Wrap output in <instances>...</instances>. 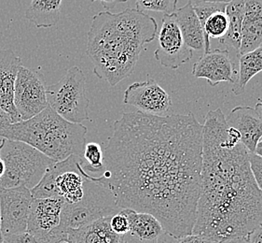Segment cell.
<instances>
[{
	"instance_id": "1",
	"label": "cell",
	"mask_w": 262,
	"mask_h": 243,
	"mask_svg": "<svg viewBox=\"0 0 262 243\" xmlns=\"http://www.w3.org/2000/svg\"><path fill=\"white\" fill-rule=\"evenodd\" d=\"M104 161L102 176L121 210L150 213L174 239L192 233L203 164V125L192 112L123 113Z\"/></svg>"
},
{
	"instance_id": "2",
	"label": "cell",
	"mask_w": 262,
	"mask_h": 243,
	"mask_svg": "<svg viewBox=\"0 0 262 243\" xmlns=\"http://www.w3.org/2000/svg\"><path fill=\"white\" fill-rule=\"evenodd\" d=\"M262 227V191L252 173L249 152L221 109L203 125L202 181L192 233L215 242L247 238Z\"/></svg>"
},
{
	"instance_id": "3",
	"label": "cell",
	"mask_w": 262,
	"mask_h": 243,
	"mask_svg": "<svg viewBox=\"0 0 262 243\" xmlns=\"http://www.w3.org/2000/svg\"><path fill=\"white\" fill-rule=\"evenodd\" d=\"M156 20L137 8L93 17L86 53L100 79L116 86L136 69L145 45L157 36Z\"/></svg>"
},
{
	"instance_id": "4",
	"label": "cell",
	"mask_w": 262,
	"mask_h": 243,
	"mask_svg": "<svg viewBox=\"0 0 262 243\" xmlns=\"http://www.w3.org/2000/svg\"><path fill=\"white\" fill-rule=\"evenodd\" d=\"M87 127L71 123L48 106L26 121L12 123L0 132V138L20 140L31 145L55 162L72 154H83Z\"/></svg>"
},
{
	"instance_id": "5",
	"label": "cell",
	"mask_w": 262,
	"mask_h": 243,
	"mask_svg": "<svg viewBox=\"0 0 262 243\" xmlns=\"http://www.w3.org/2000/svg\"><path fill=\"white\" fill-rule=\"evenodd\" d=\"M0 156L6 167L2 188L26 186L31 190L55 163L29 144L4 137L0 139Z\"/></svg>"
},
{
	"instance_id": "6",
	"label": "cell",
	"mask_w": 262,
	"mask_h": 243,
	"mask_svg": "<svg viewBox=\"0 0 262 243\" xmlns=\"http://www.w3.org/2000/svg\"><path fill=\"white\" fill-rule=\"evenodd\" d=\"M121 211L115 195L103 176L85 181L84 194L80 200L63 204L60 225L67 228H79L100 218L111 216Z\"/></svg>"
},
{
	"instance_id": "7",
	"label": "cell",
	"mask_w": 262,
	"mask_h": 243,
	"mask_svg": "<svg viewBox=\"0 0 262 243\" xmlns=\"http://www.w3.org/2000/svg\"><path fill=\"white\" fill-rule=\"evenodd\" d=\"M83 157L72 154L55 162L40 181L31 189L34 198L60 196L66 203L73 204L82 198L85 181L94 178L84 169Z\"/></svg>"
},
{
	"instance_id": "8",
	"label": "cell",
	"mask_w": 262,
	"mask_h": 243,
	"mask_svg": "<svg viewBox=\"0 0 262 243\" xmlns=\"http://www.w3.org/2000/svg\"><path fill=\"white\" fill-rule=\"evenodd\" d=\"M49 107L63 119L81 124L90 120V100L82 69L74 66L54 85L47 87Z\"/></svg>"
},
{
	"instance_id": "9",
	"label": "cell",
	"mask_w": 262,
	"mask_h": 243,
	"mask_svg": "<svg viewBox=\"0 0 262 243\" xmlns=\"http://www.w3.org/2000/svg\"><path fill=\"white\" fill-rule=\"evenodd\" d=\"M14 106L21 121H26L45 110L49 104L44 76L21 66L14 85Z\"/></svg>"
},
{
	"instance_id": "10",
	"label": "cell",
	"mask_w": 262,
	"mask_h": 243,
	"mask_svg": "<svg viewBox=\"0 0 262 243\" xmlns=\"http://www.w3.org/2000/svg\"><path fill=\"white\" fill-rule=\"evenodd\" d=\"M33 199L31 190L26 186L0 187V231L3 237L27 231Z\"/></svg>"
},
{
	"instance_id": "11",
	"label": "cell",
	"mask_w": 262,
	"mask_h": 243,
	"mask_svg": "<svg viewBox=\"0 0 262 243\" xmlns=\"http://www.w3.org/2000/svg\"><path fill=\"white\" fill-rule=\"evenodd\" d=\"M158 43L159 46L154 55L164 68L179 69L193 56V51L184 42L174 13L163 15L162 27L158 33Z\"/></svg>"
},
{
	"instance_id": "12",
	"label": "cell",
	"mask_w": 262,
	"mask_h": 243,
	"mask_svg": "<svg viewBox=\"0 0 262 243\" xmlns=\"http://www.w3.org/2000/svg\"><path fill=\"white\" fill-rule=\"evenodd\" d=\"M123 102L143 113L156 116H164L173 106L167 92L149 75L146 80L134 83L126 89Z\"/></svg>"
},
{
	"instance_id": "13",
	"label": "cell",
	"mask_w": 262,
	"mask_h": 243,
	"mask_svg": "<svg viewBox=\"0 0 262 243\" xmlns=\"http://www.w3.org/2000/svg\"><path fill=\"white\" fill-rule=\"evenodd\" d=\"M237 73L231 53L227 49L210 50L203 53L192 68L194 77L206 79L212 87L221 83L233 85L237 79Z\"/></svg>"
},
{
	"instance_id": "14",
	"label": "cell",
	"mask_w": 262,
	"mask_h": 243,
	"mask_svg": "<svg viewBox=\"0 0 262 243\" xmlns=\"http://www.w3.org/2000/svg\"><path fill=\"white\" fill-rule=\"evenodd\" d=\"M64 200L60 196L34 198L27 222V232L41 238L61 222Z\"/></svg>"
},
{
	"instance_id": "15",
	"label": "cell",
	"mask_w": 262,
	"mask_h": 243,
	"mask_svg": "<svg viewBox=\"0 0 262 243\" xmlns=\"http://www.w3.org/2000/svg\"><path fill=\"white\" fill-rule=\"evenodd\" d=\"M21 66V58L11 49H0V108L11 116L12 123L21 121L14 106V85Z\"/></svg>"
},
{
	"instance_id": "16",
	"label": "cell",
	"mask_w": 262,
	"mask_h": 243,
	"mask_svg": "<svg viewBox=\"0 0 262 243\" xmlns=\"http://www.w3.org/2000/svg\"><path fill=\"white\" fill-rule=\"evenodd\" d=\"M226 121L239 132L241 143L247 151L254 153L262 137V120L257 111L251 107H235L226 117Z\"/></svg>"
},
{
	"instance_id": "17",
	"label": "cell",
	"mask_w": 262,
	"mask_h": 243,
	"mask_svg": "<svg viewBox=\"0 0 262 243\" xmlns=\"http://www.w3.org/2000/svg\"><path fill=\"white\" fill-rule=\"evenodd\" d=\"M129 221V232L123 235L124 243H158L165 233L157 218L147 212L122 209Z\"/></svg>"
},
{
	"instance_id": "18",
	"label": "cell",
	"mask_w": 262,
	"mask_h": 243,
	"mask_svg": "<svg viewBox=\"0 0 262 243\" xmlns=\"http://www.w3.org/2000/svg\"><path fill=\"white\" fill-rule=\"evenodd\" d=\"M262 45V0H245L239 55Z\"/></svg>"
},
{
	"instance_id": "19",
	"label": "cell",
	"mask_w": 262,
	"mask_h": 243,
	"mask_svg": "<svg viewBox=\"0 0 262 243\" xmlns=\"http://www.w3.org/2000/svg\"><path fill=\"white\" fill-rule=\"evenodd\" d=\"M173 13L187 46L193 52L205 53V33L191 2L177 9Z\"/></svg>"
},
{
	"instance_id": "20",
	"label": "cell",
	"mask_w": 262,
	"mask_h": 243,
	"mask_svg": "<svg viewBox=\"0 0 262 243\" xmlns=\"http://www.w3.org/2000/svg\"><path fill=\"white\" fill-rule=\"evenodd\" d=\"M75 243H124L123 236L111 227V216L103 217L79 228H73Z\"/></svg>"
},
{
	"instance_id": "21",
	"label": "cell",
	"mask_w": 262,
	"mask_h": 243,
	"mask_svg": "<svg viewBox=\"0 0 262 243\" xmlns=\"http://www.w3.org/2000/svg\"><path fill=\"white\" fill-rule=\"evenodd\" d=\"M225 12L229 18V29L225 37L221 38L220 42L230 53H235L238 57L245 16V0H232L226 6Z\"/></svg>"
},
{
	"instance_id": "22",
	"label": "cell",
	"mask_w": 262,
	"mask_h": 243,
	"mask_svg": "<svg viewBox=\"0 0 262 243\" xmlns=\"http://www.w3.org/2000/svg\"><path fill=\"white\" fill-rule=\"evenodd\" d=\"M63 0H31L26 11V19L37 28H50L60 21Z\"/></svg>"
},
{
	"instance_id": "23",
	"label": "cell",
	"mask_w": 262,
	"mask_h": 243,
	"mask_svg": "<svg viewBox=\"0 0 262 243\" xmlns=\"http://www.w3.org/2000/svg\"><path fill=\"white\" fill-rule=\"evenodd\" d=\"M239 71L237 79L232 85V93L235 95L243 94L249 80L262 72V45L238 56Z\"/></svg>"
},
{
	"instance_id": "24",
	"label": "cell",
	"mask_w": 262,
	"mask_h": 243,
	"mask_svg": "<svg viewBox=\"0 0 262 243\" xmlns=\"http://www.w3.org/2000/svg\"><path fill=\"white\" fill-rule=\"evenodd\" d=\"M228 29L229 18L225 11H215L205 20L203 25L205 39V53H207L211 50L210 38L221 39L222 37H225Z\"/></svg>"
},
{
	"instance_id": "25",
	"label": "cell",
	"mask_w": 262,
	"mask_h": 243,
	"mask_svg": "<svg viewBox=\"0 0 262 243\" xmlns=\"http://www.w3.org/2000/svg\"><path fill=\"white\" fill-rule=\"evenodd\" d=\"M85 164L84 169L88 173L103 172L105 169L104 152L101 145L96 143H86L82 154Z\"/></svg>"
},
{
	"instance_id": "26",
	"label": "cell",
	"mask_w": 262,
	"mask_h": 243,
	"mask_svg": "<svg viewBox=\"0 0 262 243\" xmlns=\"http://www.w3.org/2000/svg\"><path fill=\"white\" fill-rule=\"evenodd\" d=\"M179 0H137V9L140 11H157L172 14L177 11Z\"/></svg>"
},
{
	"instance_id": "27",
	"label": "cell",
	"mask_w": 262,
	"mask_h": 243,
	"mask_svg": "<svg viewBox=\"0 0 262 243\" xmlns=\"http://www.w3.org/2000/svg\"><path fill=\"white\" fill-rule=\"evenodd\" d=\"M40 243H75L73 228L59 225L39 238Z\"/></svg>"
},
{
	"instance_id": "28",
	"label": "cell",
	"mask_w": 262,
	"mask_h": 243,
	"mask_svg": "<svg viewBox=\"0 0 262 243\" xmlns=\"http://www.w3.org/2000/svg\"><path fill=\"white\" fill-rule=\"evenodd\" d=\"M111 227L116 234L121 236H123L129 232V221L125 213L122 212V210L111 215Z\"/></svg>"
},
{
	"instance_id": "29",
	"label": "cell",
	"mask_w": 262,
	"mask_h": 243,
	"mask_svg": "<svg viewBox=\"0 0 262 243\" xmlns=\"http://www.w3.org/2000/svg\"><path fill=\"white\" fill-rule=\"evenodd\" d=\"M249 162L255 180L262 191V158L256 153H249Z\"/></svg>"
},
{
	"instance_id": "30",
	"label": "cell",
	"mask_w": 262,
	"mask_h": 243,
	"mask_svg": "<svg viewBox=\"0 0 262 243\" xmlns=\"http://www.w3.org/2000/svg\"><path fill=\"white\" fill-rule=\"evenodd\" d=\"M3 239L9 243H40L39 238L35 237L29 232L19 233L9 236H4Z\"/></svg>"
},
{
	"instance_id": "31",
	"label": "cell",
	"mask_w": 262,
	"mask_h": 243,
	"mask_svg": "<svg viewBox=\"0 0 262 243\" xmlns=\"http://www.w3.org/2000/svg\"><path fill=\"white\" fill-rule=\"evenodd\" d=\"M177 243H217L215 241H212L208 238H205L203 236H200L197 234L191 233L187 236H184L182 238H179L177 239Z\"/></svg>"
},
{
	"instance_id": "32",
	"label": "cell",
	"mask_w": 262,
	"mask_h": 243,
	"mask_svg": "<svg viewBox=\"0 0 262 243\" xmlns=\"http://www.w3.org/2000/svg\"><path fill=\"white\" fill-rule=\"evenodd\" d=\"M247 243H262V227L249 233L247 237Z\"/></svg>"
},
{
	"instance_id": "33",
	"label": "cell",
	"mask_w": 262,
	"mask_h": 243,
	"mask_svg": "<svg viewBox=\"0 0 262 243\" xmlns=\"http://www.w3.org/2000/svg\"><path fill=\"white\" fill-rule=\"evenodd\" d=\"M96 1H100L106 11H111L118 4L125 3L128 0H92V2H96Z\"/></svg>"
},
{
	"instance_id": "34",
	"label": "cell",
	"mask_w": 262,
	"mask_h": 243,
	"mask_svg": "<svg viewBox=\"0 0 262 243\" xmlns=\"http://www.w3.org/2000/svg\"><path fill=\"white\" fill-rule=\"evenodd\" d=\"M11 124H12L11 116L0 108V132Z\"/></svg>"
},
{
	"instance_id": "35",
	"label": "cell",
	"mask_w": 262,
	"mask_h": 243,
	"mask_svg": "<svg viewBox=\"0 0 262 243\" xmlns=\"http://www.w3.org/2000/svg\"><path fill=\"white\" fill-rule=\"evenodd\" d=\"M255 110L257 111V114L260 117V119L262 120V99L261 98H258L257 103L256 104L255 107Z\"/></svg>"
},
{
	"instance_id": "36",
	"label": "cell",
	"mask_w": 262,
	"mask_h": 243,
	"mask_svg": "<svg viewBox=\"0 0 262 243\" xmlns=\"http://www.w3.org/2000/svg\"><path fill=\"white\" fill-rule=\"evenodd\" d=\"M5 163H4V160L2 159V157L0 156V180L3 178V176L5 174Z\"/></svg>"
},
{
	"instance_id": "37",
	"label": "cell",
	"mask_w": 262,
	"mask_h": 243,
	"mask_svg": "<svg viewBox=\"0 0 262 243\" xmlns=\"http://www.w3.org/2000/svg\"><path fill=\"white\" fill-rule=\"evenodd\" d=\"M254 153H256L258 156H260L262 158V139H260L256 145V148H255V152Z\"/></svg>"
},
{
	"instance_id": "38",
	"label": "cell",
	"mask_w": 262,
	"mask_h": 243,
	"mask_svg": "<svg viewBox=\"0 0 262 243\" xmlns=\"http://www.w3.org/2000/svg\"><path fill=\"white\" fill-rule=\"evenodd\" d=\"M222 243H247V238H236Z\"/></svg>"
},
{
	"instance_id": "39",
	"label": "cell",
	"mask_w": 262,
	"mask_h": 243,
	"mask_svg": "<svg viewBox=\"0 0 262 243\" xmlns=\"http://www.w3.org/2000/svg\"><path fill=\"white\" fill-rule=\"evenodd\" d=\"M193 2H201V1H207V2H215V3H230L232 0H190Z\"/></svg>"
},
{
	"instance_id": "40",
	"label": "cell",
	"mask_w": 262,
	"mask_h": 243,
	"mask_svg": "<svg viewBox=\"0 0 262 243\" xmlns=\"http://www.w3.org/2000/svg\"><path fill=\"white\" fill-rule=\"evenodd\" d=\"M1 243H9L8 242V241H6L5 239H3V241H2V242Z\"/></svg>"
},
{
	"instance_id": "41",
	"label": "cell",
	"mask_w": 262,
	"mask_h": 243,
	"mask_svg": "<svg viewBox=\"0 0 262 243\" xmlns=\"http://www.w3.org/2000/svg\"><path fill=\"white\" fill-rule=\"evenodd\" d=\"M0 232H1V231H0Z\"/></svg>"
}]
</instances>
